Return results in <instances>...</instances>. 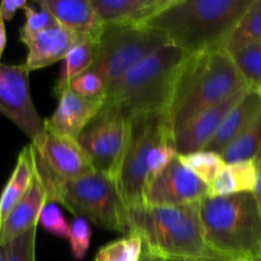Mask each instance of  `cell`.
<instances>
[{"label":"cell","mask_w":261,"mask_h":261,"mask_svg":"<svg viewBox=\"0 0 261 261\" xmlns=\"http://www.w3.org/2000/svg\"><path fill=\"white\" fill-rule=\"evenodd\" d=\"M245 88H249V84L224 47L189 56L181 69L167 110L173 138L199 114Z\"/></svg>","instance_id":"obj_1"},{"label":"cell","mask_w":261,"mask_h":261,"mask_svg":"<svg viewBox=\"0 0 261 261\" xmlns=\"http://www.w3.org/2000/svg\"><path fill=\"white\" fill-rule=\"evenodd\" d=\"M254 0H173L145 24L185 53L224 47Z\"/></svg>","instance_id":"obj_2"},{"label":"cell","mask_w":261,"mask_h":261,"mask_svg":"<svg viewBox=\"0 0 261 261\" xmlns=\"http://www.w3.org/2000/svg\"><path fill=\"white\" fill-rule=\"evenodd\" d=\"M190 54L172 43L162 46L121 78L110 84L103 105L119 110L125 117L167 112L182 65Z\"/></svg>","instance_id":"obj_3"},{"label":"cell","mask_w":261,"mask_h":261,"mask_svg":"<svg viewBox=\"0 0 261 261\" xmlns=\"http://www.w3.org/2000/svg\"><path fill=\"white\" fill-rule=\"evenodd\" d=\"M33 162L47 194V203L61 204L75 217L101 228L125 236L133 233L130 211L120 195L116 180L98 171L68 180L56 176L35 158Z\"/></svg>","instance_id":"obj_4"},{"label":"cell","mask_w":261,"mask_h":261,"mask_svg":"<svg viewBox=\"0 0 261 261\" xmlns=\"http://www.w3.org/2000/svg\"><path fill=\"white\" fill-rule=\"evenodd\" d=\"M205 244L213 259H261V214L252 193L204 198L200 203Z\"/></svg>","instance_id":"obj_5"},{"label":"cell","mask_w":261,"mask_h":261,"mask_svg":"<svg viewBox=\"0 0 261 261\" xmlns=\"http://www.w3.org/2000/svg\"><path fill=\"white\" fill-rule=\"evenodd\" d=\"M200 203L130 211L132 234L166 260L213 259L204 237Z\"/></svg>","instance_id":"obj_6"},{"label":"cell","mask_w":261,"mask_h":261,"mask_svg":"<svg viewBox=\"0 0 261 261\" xmlns=\"http://www.w3.org/2000/svg\"><path fill=\"white\" fill-rule=\"evenodd\" d=\"M165 140H173L166 111L138 115L129 119L126 148L116 178L120 195L129 211L147 205L148 161L155 145Z\"/></svg>","instance_id":"obj_7"},{"label":"cell","mask_w":261,"mask_h":261,"mask_svg":"<svg viewBox=\"0 0 261 261\" xmlns=\"http://www.w3.org/2000/svg\"><path fill=\"white\" fill-rule=\"evenodd\" d=\"M170 43L163 33L147 24H105L97 41V54L89 70L98 74L107 87L130 69Z\"/></svg>","instance_id":"obj_8"},{"label":"cell","mask_w":261,"mask_h":261,"mask_svg":"<svg viewBox=\"0 0 261 261\" xmlns=\"http://www.w3.org/2000/svg\"><path fill=\"white\" fill-rule=\"evenodd\" d=\"M129 135V119L117 109L102 106L101 111L89 122L78 143L94 170L116 180L124 157Z\"/></svg>","instance_id":"obj_9"},{"label":"cell","mask_w":261,"mask_h":261,"mask_svg":"<svg viewBox=\"0 0 261 261\" xmlns=\"http://www.w3.org/2000/svg\"><path fill=\"white\" fill-rule=\"evenodd\" d=\"M30 71L25 63H0V114L14 122L30 138L31 144L38 145L45 138L46 126L31 97Z\"/></svg>","instance_id":"obj_10"},{"label":"cell","mask_w":261,"mask_h":261,"mask_svg":"<svg viewBox=\"0 0 261 261\" xmlns=\"http://www.w3.org/2000/svg\"><path fill=\"white\" fill-rule=\"evenodd\" d=\"M206 196L208 186L176 157L167 170L150 182L147 193V205H186L199 203Z\"/></svg>","instance_id":"obj_11"},{"label":"cell","mask_w":261,"mask_h":261,"mask_svg":"<svg viewBox=\"0 0 261 261\" xmlns=\"http://www.w3.org/2000/svg\"><path fill=\"white\" fill-rule=\"evenodd\" d=\"M31 147L33 158L61 178H78L96 171L78 140L46 130L41 144Z\"/></svg>","instance_id":"obj_12"},{"label":"cell","mask_w":261,"mask_h":261,"mask_svg":"<svg viewBox=\"0 0 261 261\" xmlns=\"http://www.w3.org/2000/svg\"><path fill=\"white\" fill-rule=\"evenodd\" d=\"M59 102L50 119L45 120L46 130L78 140L83 130L103 106V96L84 98L65 88L58 96Z\"/></svg>","instance_id":"obj_13"},{"label":"cell","mask_w":261,"mask_h":261,"mask_svg":"<svg viewBox=\"0 0 261 261\" xmlns=\"http://www.w3.org/2000/svg\"><path fill=\"white\" fill-rule=\"evenodd\" d=\"M249 89L250 87L242 89L227 98L226 101L205 110L194 117L191 121H189L182 129L178 130L173 138L178 154H186V153L205 149L208 143L213 139V137L219 130L228 112L241 101Z\"/></svg>","instance_id":"obj_14"},{"label":"cell","mask_w":261,"mask_h":261,"mask_svg":"<svg viewBox=\"0 0 261 261\" xmlns=\"http://www.w3.org/2000/svg\"><path fill=\"white\" fill-rule=\"evenodd\" d=\"M99 36V35H98ZM87 37H97V36H81L65 27L55 24L35 36L27 43L28 55L25 59V65L31 71L55 64L65 59L69 51L78 42Z\"/></svg>","instance_id":"obj_15"},{"label":"cell","mask_w":261,"mask_h":261,"mask_svg":"<svg viewBox=\"0 0 261 261\" xmlns=\"http://www.w3.org/2000/svg\"><path fill=\"white\" fill-rule=\"evenodd\" d=\"M97 18L105 24H145L173 0H91Z\"/></svg>","instance_id":"obj_16"},{"label":"cell","mask_w":261,"mask_h":261,"mask_svg":"<svg viewBox=\"0 0 261 261\" xmlns=\"http://www.w3.org/2000/svg\"><path fill=\"white\" fill-rule=\"evenodd\" d=\"M46 203H47V194L43 188L42 181L40 180L35 170L31 188L20 199L19 203L12 209L0 228V245L5 246L8 242L19 237L28 229L37 227L41 212Z\"/></svg>","instance_id":"obj_17"},{"label":"cell","mask_w":261,"mask_h":261,"mask_svg":"<svg viewBox=\"0 0 261 261\" xmlns=\"http://www.w3.org/2000/svg\"><path fill=\"white\" fill-rule=\"evenodd\" d=\"M36 4L47 10L56 22L81 36H98L102 24L91 0H37Z\"/></svg>","instance_id":"obj_18"},{"label":"cell","mask_w":261,"mask_h":261,"mask_svg":"<svg viewBox=\"0 0 261 261\" xmlns=\"http://www.w3.org/2000/svg\"><path fill=\"white\" fill-rule=\"evenodd\" d=\"M261 114V97L259 91L250 88L241 101L228 112L213 139L205 147L206 150L221 153L232 140L239 137Z\"/></svg>","instance_id":"obj_19"},{"label":"cell","mask_w":261,"mask_h":261,"mask_svg":"<svg viewBox=\"0 0 261 261\" xmlns=\"http://www.w3.org/2000/svg\"><path fill=\"white\" fill-rule=\"evenodd\" d=\"M33 176H35V162H33L32 147L28 144L18 154L12 176L0 196V228L12 209L19 203L20 199L31 188Z\"/></svg>","instance_id":"obj_20"},{"label":"cell","mask_w":261,"mask_h":261,"mask_svg":"<svg viewBox=\"0 0 261 261\" xmlns=\"http://www.w3.org/2000/svg\"><path fill=\"white\" fill-rule=\"evenodd\" d=\"M97 37H87L76 43L64 59L63 68L60 70L58 81L54 87V94L56 97L65 88L74 78L86 73L93 65L97 54Z\"/></svg>","instance_id":"obj_21"},{"label":"cell","mask_w":261,"mask_h":261,"mask_svg":"<svg viewBox=\"0 0 261 261\" xmlns=\"http://www.w3.org/2000/svg\"><path fill=\"white\" fill-rule=\"evenodd\" d=\"M226 165L257 160L261 155V114L221 152Z\"/></svg>","instance_id":"obj_22"},{"label":"cell","mask_w":261,"mask_h":261,"mask_svg":"<svg viewBox=\"0 0 261 261\" xmlns=\"http://www.w3.org/2000/svg\"><path fill=\"white\" fill-rule=\"evenodd\" d=\"M256 43H261V0L252 2L227 40L224 48L228 53H234Z\"/></svg>","instance_id":"obj_23"},{"label":"cell","mask_w":261,"mask_h":261,"mask_svg":"<svg viewBox=\"0 0 261 261\" xmlns=\"http://www.w3.org/2000/svg\"><path fill=\"white\" fill-rule=\"evenodd\" d=\"M177 157L180 162L196 177L200 178L206 186L212 185L222 170L226 167V162L221 153L213 150L201 149L186 154H178Z\"/></svg>","instance_id":"obj_24"},{"label":"cell","mask_w":261,"mask_h":261,"mask_svg":"<svg viewBox=\"0 0 261 261\" xmlns=\"http://www.w3.org/2000/svg\"><path fill=\"white\" fill-rule=\"evenodd\" d=\"M143 241L138 234L117 239L97 251L94 261H138L142 254Z\"/></svg>","instance_id":"obj_25"},{"label":"cell","mask_w":261,"mask_h":261,"mask_svg":"<svg viewBox=\"0 0 261 261\" xmlns=\"http://www.w3.org/2000/svg\"><path fill=\"white\" fill-rule=\"evenodd\" d=\"M250 88L261 89V43L229 53Z\"/></svg>","instance_id":"obj_26"},{"label":"cell","mask_w":261,"mask_h":261,"mask_svg":"<svg viewBox=\"0 0 261 261\" xmlns=\"http://www.w3.org/2000/svg\"><path fill=\"white\" fill-rule=\"evenodd\" d=\"M23 10H24L25 22L19 30V40L24 45H27L35 36L40 35L41 32L46 31L47 28L58 24L55 18L47 10L42 9L41 7L36 9L32 5L27 4V7Z\"/></svg>","instance_id":"obj_27"},{"label":"cell","mask_w":261,"mask_h":261,"mask_svg":"<svg viewBox=\"0 0 261 261\" xmlns=\"http://www.w3.org/2000/svg\"><path fill=\"white\" fill-rule=\"evenodd\" d=\"M36 232L37 227L28 229L4 246L7 261H36Z\"/></svg>","instance_id":"obj_28"},{"label":"cell","mask_w":261,"mask_h":261,"mask_svg":"<svg viewBox=\"0 0 261 261\" xmlns=\"http://www.w3.org/2000/svg\"><path fill=\"white\" fill-rule=\"evenodd\" d=\"M228 166L229 171L233 177L234 185H236L237 194L241 193H252L256 189L257 177V160L241 161V162L231 163Z\"/></svg>","instance_id":"obj_29"},{"label":"cell","mask_w":261,"mask_h":261,"mask_svg":"<svg viewBox=\"0 0 261 261\" xmlns=\"http://www.w3.org/2000/svg\"><path fill=\"white\" fill-rule=\"evenodd\" d=\"M178 155L177 149L173 140H165L155 145L154 149L152 150L148 161V170H149V185L153 180L160 177L168 166L173 162Z\"/></svg>","instance_id":"obj_30"},{"label":"cell","mask_w":261,"mask_h":261,"mask_svg":"<svg viewBox=\"0 0 261 261\" xmlns=\"http://www.w3.org/2000/svg\"><path fill=\"white\" fill-rule=\"evenodd\" d=\"M38 226L46 232L60 239L69 240L70 236V224L66 222L61 209L55 203H46L41 212Z\"/></svg>","instance_id":"obj_31"},{"label":"cell","mask_w":261,"mask_h":261,"mask_svg":"<svg viewBox=\"0 0 261 261\" xmlns=\"http://www.w3.org/2000/svg\"><path fill=\"white\" fill-rule=\"evenodd\" d=\"M92 229L89 222L82 217H75L70 223V249L76 260H83L91 246Z\"/></svg>","instance_id":"obj_32"},{"label":"cell","mask_w":261,"mask_h":261,"mask_svg":"<svg viewBox=\"0 0 261 261\" xmlns=\"http://www.w3.org/2000/svg\"><path fill=\"white\" fill-rule=\"evenodd\" d=\"M68 88L84 98H97V97L103 96L107 84L102 76L88 70L74 78L69 83Z\"/></svg>","instance_id":"obj_33"},{"label":"cell","mask_w":261,"mask_h":261,"mask_svg":"<svg viewBox=\"0 0 261 261\" xmlns=\"http://www.w3.org/2000/svg\"><path fill=\"white\" fill-rule=\"evenodd\" d=\"M27 7L25 0H3L0 3V17L3 20H12L17 10Z\"/></svg>","instance_id":"obj_34"},{"label":"cell","mask_w":261,"mask_h":261,"mask_svg":"<svg viewBox=\"0 0 261 261\" xmlns=\"http://www.w3.org/2000/svg\"><path fill=\"white\" fill-rule=\"evenodd\" d=\"M138 261H167V260L163 259V257L160 256L158 254H155L154 251H152V250H150L149 247L143 242L142 254H140V257Z\"/></svg>","instance_id":"obj_35"},{"label":"cell","mask_w":261,"mask_h":261,"mask_svg":"<svg viewBox=\"0 0 261 261\" xmlns=\"http://www.w3.org/2000/svg\"><path fill=\"white\" fill-rule=\"evenodd\" d=\"M257 171H259V177H257V184H256V189L254 191V195L256 198L257 205H259L260 209V214H261V155L257 158Z\"/></svg>","instance_id":"obj_36"},{"label":"cell","mask_w":261,"mask_h":261,"mask_svg":"<svg viewBox=\"0 0 261 261\" xmlns=\"http://www.w3.org/2000/svg\"><path fill=\"white\" fill-rule=\"evenodd\" d=\"M5 46H7V31H5L4 20L0 17V59L5 50Z\"/></svg>","instance_id":"obj_37"},{"label":"cell","mask_w":261,"mask_h":261,"mask_svg":"<svg viewBox=\"0 0 261 261\" xmlns=\"http://www.w3.org/2000/svg\"><path fill=\"white\" fill-rule=\"evenodd\" d=\"M0 261H7V255H5L4 246L0 245Z\"/></svg>","instance_id":"obj_38"},{"label":"cell","mask_w":261,"mask_h":261,"mask_svg":"<svg viewBox=\"0 0 261 261\" xmlns=\"http://www.w3.org/2000/svg\"><path fill=\"white\" fill-rule=\"evenodd\" d=\"M167 261H224L218 259H196V260H167Z\"/></svg>","instance_id":"obj_39"},{"label":"cell","mask_w":261,"mask_h":261,"mask_svg":"<svg viewBox=\"0 0 261 261\" xmlns=\"http://www.w3.org/2000/svg\"><path fill=\"white\" fill-rule=\"evenodd\" d=\"M259 93H260V97H261V89H259Z\"/></svg>","instance_id":"obj_40"},{"label":"cell","mask_w":261,"mask_h":261,"mask_svg":"<svg viewBox=\"0 0 261 261\" xmlns=\"http://www.w3.org/2000/svg\"><path fill=\"white\" fill-rule=\"evenodd\" d=\"M254 261H261V259H257V260H254Z\"/></svg>","instance_id":"obj_41"}]
</instances>
